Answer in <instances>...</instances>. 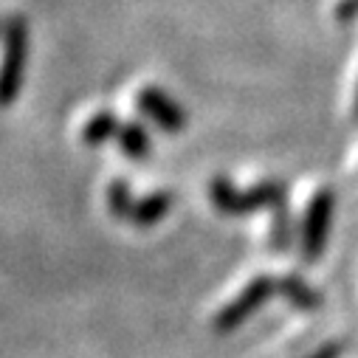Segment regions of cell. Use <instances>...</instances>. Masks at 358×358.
<instances>
[{
  "label": "cell",
  "instance_id": "cell-1",
  "mask_svg": "<svg viewBox=\"0 0 358 358\" xmlns=\"http://www.w3.org/2000/svg\"><path fill=\"white\" fill-rule=\"evenodd\" d=\"M3 51H0V110H6L23 87V73L29 62V20L12 15L3 23Z\"/></svg>",
  "mask_w": 358,
  "mask_h": 358
},
{
  "label": "cell",
  "instance_id": "cell-2",
  "mask_svg": "<svg viewBox=\"0 0 358 358\" xmlns=\"http://www.w3.org/2000/svg\"><path fill=\"white\" fill-rule=\"evenodd\" d=\"M212 203L226 215H248L262 206H271L277 212V209H285V184L265 181L245 192H237L229 178L215 175L212 178Z\"/></svg>",
  "mask_w": 358,
  "mask_h": 358
},
{
  "label": "cell",
  "instance_id": "cell-3",
  "mask_svg": "<svg viewBox=\"0 0 358 358\" xmlns=\"http://www.w3.org/2000/svg\"><path fill=\"white\" fill-rule=\"evenodd\" d=\"M271 294H277V280H274V277H257V280H251L223 310H217V316H215V330H217V333L234 330L237 324H243Z\"/></svg>",
  "mask_w": 358,
  "mask_h": 358
},
{
  "label": "cell",
  "instance_id": "cell-4",
  "mask_svg": "<svg viewBox=\"0 0 358 358\" xmlns=\"http://www.w3.org/2000/svg\"><path fill=\"white\" fill-rule=\"evenodd\" d=\"M330 220H333V192L319 189L313 195V201L308 206V215H305V223H302V257L308 262H316L324 254Z\"/></svg>",
  "mask_w": 358,
  "mask_h": 358
},
{
  "label": "cell",
  "instance_id": "cell-5",
  "mask_svg": "<svg viewBox=\"0 0 358 358\" xmlns=\"http://www.w3.org/2000/svg\"><path fill=\"white\" fill-rule=\"evenodd\" d=\"M138 108L164 130V133H184L187 127V110L178 105L166 91H161V87L155 85H147L138 91Z\"/></svg>",
  "mask_w": 358,
  "mask_h": 358
},
{
  "label": "cell",
  "instance_id": "cell-6",
  "mask_svg": "<svg viewBox=\"0 0 358 358\" xmlns=\"http://www.w3.org/2000/svg\"><path fill=\"white\" fill-rule=\"evenodd\" d=\"M172 209V192L166 189H158V192H150L147 198H141L136 206H133V215H130V223L136 226H155L166 212Z\"/></svg>",
  "mask_w": 358,
  "mask_h": 358
},
{
  "label": "cell",
  "instance_id": "cell-7",
  "mask_svg": "<svg viewBox=\"0 0 358 358\" xmlns=\"http://www.w3.org/2000/svg\"><path fill=\"white\" fill-rule=\"evenodd\" d=\"M277 294H282L285 299H291L299 310H316L322 305V296L302 280V277H277Z\"/></svg>",
  "mask_w": 358,
  "mask_h": 358
},
{
  "label": "cell",
  "instance_id": "cell-8",
  "mask_svg": "<svg viewBox=\"0 0 358 358\" xmlns=\"http://www.w3.org/2000/svg\"><path fill=\"white\" fill-rule=\"evenodd\" d=\"M119 119H116V113H110V110H99L96 116H91L85 122V127H82V141L87 144V147H99V144H105L108 138H113L116 133H119Z\"/></svg>",
  "mask_w": 358,
  "mask_h": 358
},
{
  "label": "cell",
  "instance_id": "cell-9",
  "mask_svg": "<svg viewBox=\"0 0 358 358\" xmlns=\"http://www.w3.org/2000/svg\"><path fill=\"white\" fill-rule=\"evenodd\" d=\"M116 138H119V144H122V150H124L127 158L144 161L150 155V136H147V130L138 122H122Z\"/></svg>",
  "mask_w": 358,
  "mask_h": 358
},
{
  "label": "cell",
  "instance_id": "cell-10",
  "mask_svg": "<svg viewBox=\"0 0 358 358\" xmlns=\"http://www.w3.org/2000/svg\"><path fill=\"white\" fill-rule=\"evenodd\" d=\"M133 195H130V187L127 181L116 178V181L108 187V209L113 217H130L133 215Z\"/></svg>",
  "mask_w": 358,
  "mask_h": 358
},
{
  "label": "cell",
  "instance_id": "cell-11",
  "mask_svg": "<svg viewBox=\"0 0 358 358\" xmlns=\"http://www.w3.org/2000/svg\"><path fill=\"white\" fill-rule=\"evenodd\" d=\"M288 243H291L288 209H277V212H274V226H271V248H274V251H285Z\"/></svg>",
  "mask_w": 358,
  "mask_h": 358
},
{
  "label": "cell",
  "instance_id": "cell-12",
  "mask_svg": "<svg viewBox=\"0 0 358 358\" xmlns=\"http://www.w3.org/2000/svg\"><path fill=\"white\" fill-rule=\"evenodd\" d=\"M358 15V0H344V3L336 6V17L338 20H352Z\"/></svg>",
  "mask_w": 358,
  "mask_h": 358
},
{
  "label": "cell",
  "instance_id": "cell-13",
  "mask_svg": "<svg viewBox=\"0 0 358 358\" xmlns=\"http://www.w3.org/2000/svg\"><path fill=\"white\" fill-rule=\"evenodd\" d=\"M310 358H338V344H327V347H322L319 352H313Z\"/></svg>",
  "mask_w": 358,
  "mask_h": 358
},
{
  "label": "cell",
  "instance_id": "cell-14",
  "mask_svg": "<svg viewBox=\"0 0 358 358\" xmlns=\"http://www.w3.org/2000/svg\"><path fill=\"white\" fill-rule=\"evenodd\" d=\"M355 119H358V94H355Z\"/></svg>",
  "mask_w": 358,
  "mask_h": 358
},
{
  "label": "cell",
  "instance_id": "cell-15",
  "mask_svg": "<svg viewBox=\"0 0 358 358\" xmlns=\"http://www.w3.org/2000/svg\"><path fill=\"white\" fill-rule=\"evenodd\" d=\"M3 23H6V20H0V37H3Z\"/></svg>",
  "mask_w": 358,
  "mask_h": 358
}]
</instances>
